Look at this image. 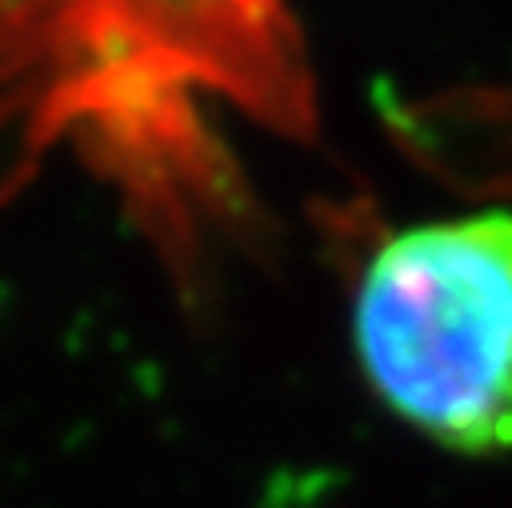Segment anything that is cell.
<instances>
[{"instance_id": "1", "label": "cell", "mask_w": 512, "mask_h": 508, "mask_svg": "<svg viewBox=\"0 0 512 508\" xmlns=\"http://www.w3.org/2000/svg\"><path fill=\"white\" fill-rule=\"evenodd\" d=\"M352 344L396 420L460 456L512 452V212L392 232L356 280Z\"/></svg>"}]
</instances>
